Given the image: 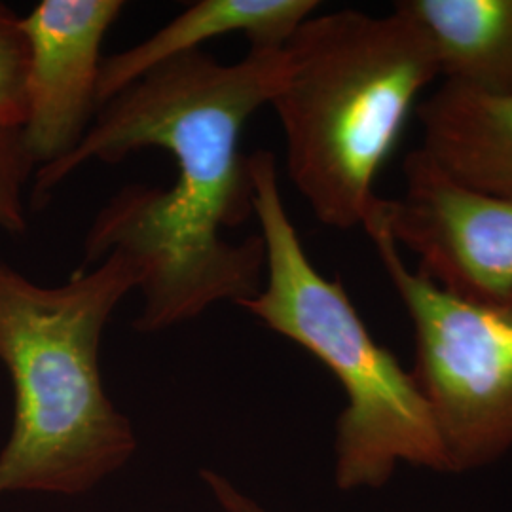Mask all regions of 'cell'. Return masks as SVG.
Listing matches in <instances>:
<instances>
[{
    "instance_id": "3",
    "label": "cell",
    "mask_w": 512,
    "mask_h": 512,
    "mask_svg": "<svg viewBox=\"0 0 512 512\" xmlns=\"http://www.w3.org/2000/svg\"><path fill=\"white\" fill-rule=\"evenodd\" d=\"M440 76L427 31L401 6L374 18L336 10L306 19L283 46L270 105L287 145V171L319 222L363 226L374 181L420 93Z\"/></svg>"
},
{
    "instance_id": "10",
    "label": "cell",
    "mask_w": 512,
    "mask_h": 512,
    "mask_svg": "<svg viewBox=\"0 0 512 512\" xmlns=\"http://www.w3.org/2000/svg\"><path fill=\"white\" fill-rule=\"evenodd\" d=\"M431 38L440 76L512 97V0H401Z\"/></svg>"
},
{
    "instance_id": "2",
    "label": "cell",
    "mask_w": 512,
    "mask_h": 512,
    "mask_svg": "<svg viewBox=\"0 0 512 512\" xmlns=\"http://www.w3.org/2000/svg\"><path fill=\"white\" fill-rule=\"evenodd\" d=\"M143 279L145 268L126 251L57 287L0 260V361L16 393L0 495L86 494L133 458L137 437L105 391L99 349L110 315Z\"/></svg>"
},
{
    "instance_id": "12",
    "label": "cell",
    "mask_w": 512,
    "mask_h": 512,
    "mask_svg": "<svg viewBox=\"0 0 512 512\" xmlns=\"http://www.w3.org/2000/svg\"><path fill=\"white\" fill-rule=\"evenodd\" d=\"M37 173V162L25 145L21 128H0V230L27 234L25 186Z\"/></svg>"
},
{
    "instance_id": "13",
    "label": "cell",
    "mask_w": 512,
    "mask_h": 512,
    "mask_svg": "<svg viewBox=\"0 0 512 512\" xmlns=\"http://www.w3.org/2000/svg\"><path fill=\"white\" fill-rule=\"evenodd\" d=\"M202 480L209 492L217 499L220 507L226 512H270L266 511L253 497L243 494L238 486H234L226 476L215 473L211 469H203Z\"/></svg>"
},
{
    "instance_id": "7",
    "label": "cell",
    "mask_w": 512,
    "mask_h": 512,
    "mask_svg": "<svg viewBox=\"0 0 512 512\" xmlns=\"http://www.w3.org/2000/svg\"><path fill=\"white\" fill-rule=\"evenodd\" d=\"M124 6L122 0H42L21 18L29 50L21 133L37 169L71 154L92 126L101 46Z\"/></svg>"
},
{
    "instance_id": "4",
    "label": "cell",
    "mask_w": 512,
    "mask_h": 512,
    "mask_svg": "<svg viewBox=\"0 0 512 512\" xmlns=\"http://www.w3.org/2000/svg\"><path fill=\"white\" fill-rule=\"evenodd\" d=\"M249 171L266 279L260 293L238 306L308 349L342 385L348 404L336 423V486L382 488L404 463L450 473L416 378L372 338L344 283L319 274L306 255L281 198L274 154L256 150Z\"/></svg>"
},
{
    "instance_id": "1",
    "label": "cell",
    "mask_w": 512,
    "mask_h": 512,
    "mask_svg": "<svg viewBox=\"0 0 512 512\" xmlns=\"http://www.w3.org/2000/svg\"><path fill=\"white\" fill-rule=\"evenodd\" d=\"M283 76V48H251L224 65L202 50L173 57L101 105L71 154L35 173L33 205L88 162L118 164L139 148H164L179 169L171 188L129 184L95 215L84 239L92 268L126 251L145 268L143 310L133 327L160 332L213 304H239L262 289L266 249L258 236L230 243L222 228L255 215L247 120L270 103Z\"/></svg>"
},
{
    "instance_id": "8",
    "label": "cell",
    "mask_w": 512,
    "mask_h": 512,
    "mask_svg": "<svg viewBox=\"0 0 512 512\" xmlns=\"http://www.w3.org/2000/svg\"><path fill=\"white\" fill-rule=\"evenodd\" d=\"M317 0H200L183 14L171 19L158 33L126 52L109 55L101 63L97 103L99 107L114 95L165 61L200 50V44L243 33L251 48L279 50L296 29L315 16Z\"/></svg>"
},
{
    "instance_id": "11",
    "label": "cell",
    "mask_w": 512,
    "mask_h": 512,
    "mask_svg": "<svg viewBox=\"0 0 512 512\" xmlns=\"http://www.w3.org/2000/svg\"><path fill=\"white\" fill-rule=\"evenodd\" d=\"M29 50L18 14L0 2V128H21L27 116Z\"/></svg>"
},
{
    "instance_id": "9",
    "label": "cell",
    "mask_w": 512,
    "mask_h": 512,
    "mask_svg": "<svg viewBox=\"0 0 512 512\" xmlns=\"http://www.w3.org/2000/svg\"><path fill=\"white\" fill-rule=\"evenodd\" d=\"M421 154L452 181L512 198V97L442 82L418 107Z\"/></svg>"
},
{
    "instance_id": "6",
    "label": "cell",
    "mask_w": 512,
    "mask_h": 512,
    "mask_svg": "<svg viewBox=\"0 0 512 512\" xmlns=\"http://www.w3.org/2000/svg\"><path fill=\"white\" fill-rule=\"evenodd\" d=\"M403 198H376L363 228L384 230L420 258L440 289L476 302L512 298V198L452 181L420 150L403 164Z\"/></svg>"
},
{
    "instance_id": "5",
    "label": "cell",
    "mask_w": 512,
    "mask_h": 512,
    "mask_svg": "<svg viewBox=\"0 0 512 512\" xmlns=\"http://www.w3.org/2000/svg\"><path fill=\"white\" fill-rule=\"evenodd\" d=\"M416 334L420 385L450 473L488 467L512 450V298L476 302L406 268L397 243L365 228Z\"/></svg>"
}]
</instances>
